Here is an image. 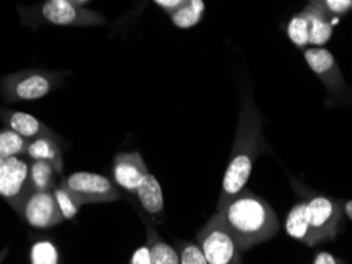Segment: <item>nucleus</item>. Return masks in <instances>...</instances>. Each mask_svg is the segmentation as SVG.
I'll return each instance as SVG.
<instances>
[{"mask_svg":"<svg viewBox=\"0 0 352 264\" xmlns=\"http://www.w3.org/2000/svg\"><path fill=\"white\" fill-rule=\"evenodd\" d=\"M309 239L308 247L325 241H335L343 225V208L340 201L324 195H313L307 200Z\"/></svg>","mask_w":352,"mask_h":264,"instance_id":"obj_4","label":"nucleus"},{"mask_svg":"<svg viewBox=\"0 0 352 264\" xmlns=\"http://www.w3.org/2000/svg\"><path fill=\"white\" fill-rule=\"evenodd\" d=\"M149 169L140 152H119L113 160V180L119 189L133 195Z\"/></svg>","mask_w":352,"mask_h":264,"instance_id":"obj_11","label":"nucleus"},{"mask_svg":"<svg viewBox=\"0 0 352 264\" xmlns=\"http://www.w3.org/2000/svg\"><path fill=\"white\" fill-rule=\"evenodd\" d=\"M62 185L69 189L81 204L113 203L122 198L121 189L115 184V180L91 171H78L67 176L62 180Z\"/></svg>","mask_w":352,"mask_h":264,"instance_id":"obj_5","label":"nucleus"},{"mask_svg":"<svg viewBox=\"0 0 352 264\" xmlns=\"http://www.w3.org/2000/svg\"><path fill=\"white\" fill-rule=\"evenodd\" d=\"M263 117L257 111L251 95H245L241 101L240 119H238L230 162L227 165L217 209L229 203L232 198L245 190L258 155L265 149L263 138Z\"/></svg>","mask_w":352,"mask_h":264,"instance_id":"obj_1","label":"nucleus"},{"mask_svg":"<svg viewBox=\"0 0 352 264\" xmlns=\"http://www.w3.org/2000/svg\"><path fill=\"white\" fill-rule=\"evenodd\" d=\"M30 191L29 163L21 157L0 158V196L19 212Z\"/></svg>","mask_w":352,"mask_h":264,"instance_id":"obj_8","label":"nucleus"},{"mask_svg":"<svg viewBox=\"0 0 352 264\" xmlns=\"http://www.w3.org/2000/svg\"><path fill=\"white\" fill-rule=\"evenodd\" d=\"M7 255H8V247H5L3 250L0 252V264L3 263V260H5V258H7Z\"/></svg>","mask_w":352,"mask_h":264,"instance_id":"obj_30","label":"nucleus"},{"mask_svg":"<svg viewBox=\"0 0 352 264\" xmlns=\"http://www.w3.org/2000/svg\"><path fill=\"white\" fill-rule=\"evenodd\" d=\"M311 2L335 16L346 14L352 10V0H311Z\"/></svg>","mask_w":352,"mask_h":264,"instance_id":"obj_25","label":"nucleus"},{"mask_svg":"<svg viewBox=\"0 0 352 264\" xmlns=\"http://www.w3.org/2000/svg\"><path fill=\"white\" fill-rule=\"evenodd\" d=\"M0 119H2L7 128L16 132L21 136L28 139V141L35 138H53L56 141L62 143V138L53 128L45 125L40 119L32 116V114L14 111L10 110V108H0Z\"/></svg>","mask_w":352,"mask_h":264,"instance_id":"obj_12","label":"nucleus"},{"mask_svg":"<svg viewBox=\"0 0 352 264\" xmlns=\"http://www.w3.org/2000/svg\"><path fill=\"white\" fill-rule=\"evenodd\" d=\"M287 37L291 38V41L297 46V48H305V46H308L309 32L308 19L305 16V13H300L291 19V23L287 25Z\"/></svg>","mask_w":352,"mask_h":264,"instance_id":"obj_23","label":"nucleus"},{"mask_svg":"<svg viewBox=\"0 0 352 264\" xmlns=\"http://www.w3.org/2000/svg\"><path fill=\"white\" fill-rule=\"evenodd\" d=\"M60 84V75L46 70H23L5 76L0 91L7 101H32L43 98Z\"/></svg>","mask_w":352,"mask_h":264,"instance_id":"obj_3","label":"nucleus"},{"mask_svg":"<svg viewBox=\"0 0 352 264\" xmlns=\"http://www.w3.org/2000/svg\"><path fill=\"white\" fill-rule=\"evenodd\" d=\"M176 250L179 255V264H208L197 242L176 241Z\"/></svg>","mask_w":352,"mask_h":264,"instance_id":"obj_24","label":"nucleus"},{"mask_svg":"<svg viewBox=\"0 0 352 264\" xmlns=\"http://www.w3.org/2000/svg\"><path fill=\"white\" fill-rule=\"evenodd\" d=\"M154 2H156L160 8L167 10V12L172 13L173 10L181 7V5H183L186 0H154Z\"/></svg>","mask_w":352,"mask_h":264,"instance_id":"obj_28","label":"nucleus"},{"mask_svg":"<svg viewBox=\"0 0 352 264\" xmlns=\"http://www.w3.org/2000/svg\"><path fill=\"white\" fill-rule=\"evenodd\" d=\"M197 244L208 264H241V250L214 214L197 231Z\"/></svg>","mask_w":352,"mask_h":264,"instance_id":"obj_6","label":"nucleus"},{"mask_svg":"<svg viewBox=\"0 0 352 264\" xmlns=\"http://www.w3.org/2000/svg\"><path fill=\"white\" fill-rule=\"evenodd\" d=\"M303 13L308 19V45L314 46V48H322V45H325L330 38H332L333 32L332 24H330V21L327 18L329 13L316 3L309 5Z\"/></svg>","mask_w":352,"mask_h":264,"instance_id":"obj_15","label":"nucleus"},{"mask_svg":"<svg viewBox=\"0 0 352 264\" xmlns=\"http://www.w3.org/2000/svg\"><path fill=\"white\" fill-rule=\"evenodd\" d=\"M53 195H54V200H56V203H58V208L62 214V219L72 220L80 214V209L82 204L78 200H76V196L72 193L69 189L64 187L62 184L56 185L53 190Z\"/></svg>","mask_w":352,"mask_h":264,"instance_id":"obj_21","label":"nucleus"},{"mask_svg":"<svg viewBox=\"0 0 352 264\" xmlns=\"http://www.w3.org/2000/svg\"><path fill=\"white\" fill-rule=\"evenodd\" d=\"M129 264H153L151 261V253H149V247L148 244L140 245L133 255L131 256V261Z\"/></svg>","mask_w":352,"mask_h":264,"instance_id":"obj_26","label":"nucleus"},{"mask_svg":"<svg viewBox=\"0 0 352 264\" xmlns=\"http://www.w3.org/2000/svg\"><path fill=\"white\" fill-rule=\"evenodd\" d=\"M40 13L46 23L56 25H98L105 23L100 14L72 0H46Z\"/></svg>","mask_w":352,"mask_h":264,"instance_id":"obj_10","label":"nucleus"},{"mask_svg":"<svg viewBox=\"0 0 352 264\" xmlns=\"http://www.w3.org/2000/svg\"><path fill=\"white\" fill-rule=\"evenodd\" d=\"M25 157L32 162H45L62 176L64 173V155H62L60 143L53 138H35L28 143Z\"/></svg>","mask_w":352,"mask_h":264,"instance_id":"obj_14","label":"nucleus"},{"mask_svg":"<svg viewBox=\"0 0 352 264\" xmlns=\"http://www.w3.org/2000/svg\"><path fill=\"white\" fill-rule=\"evenodd\" d=\"M56 169L45 162H32L29 165V180L32 191H53L56 182Z\"/></svg>","mask_w":352,"mask_h":264,"instance_id":"obj_19","label":"nucleus"},{"mask_svg":"<svg viewBox=\"0 0 352 264\" xmlns=\"http://www.w3.org/2000/svg\"><path fill=\"white\" fill-rule=\"evenodd\" d=\"M205 13L204 0H186V2L170 13L172 23L179 29H190L200 23Z\"/></svg>","mask_w":352,"mask_h":264,"instance_id":"obj_18","label":"nucleus"},{"mask_svg":"<svg viewBox=\"0 0 352 264\" xmlns=\"http://www.w3.org/2000/svg\"><path fill=\"white\" fill-rule=\"evenodd\" d=\"M72 2L76 3V5H81V7H85V5L89 2V0H72Z\"/></svg>","mask_w":352,"mask_h":264,"instance_id":"obj_31","label":"nucleus"},{"mask_svg":"<svg viewBox=\"0 0 352 264\" xmlns=\"http://www.w3.org/2000/svg\"><path fill=\"white\" fill-rule=\"evenodd\" d=\"M305 60L313 70V73L324 82L329 94L338 101H352V92L346 84L341 69L336 64L333 54L325 48H307L305 49Z\"/></svg>","mask_w":352,"mask_h":264,"instance_id":"obj_7","label":"nucleus"},{"mask_svg":"<svg viewBox=\"0 0 352 264\" xmlns=\"http://www.w3.org/2000/svg\"><path fill=\"white\" fill-rule=\"evenodd\" d=\"M284 228H286L287 236H291L292 239L303 242L305 245H308L309 239V221H308V209H307V201H300L289 211L284 221Z\"/></svg>","mask_w":352,"mask_h":264,"instance_id":"obj_17","label":"nucleus"},{"mask_svg":"<svg viewBox=\"0 0 352 264\" xmlns=\"http://www.w3.org/2000/svg\"><path fill=\"white\" fill-rule=\"evenodd\" d=\"M144 228H146V244L149 247V253H151L153 264H179L178 250L160 239L151 220H144Z\"/></svg>","mask_w":352,"mask_h":264,"instance_id":"obj_16","label":"nucleus"},{"mask_svg":"<svg viewBox=\"0 0 352 264\" xmlns=\"http://www.w3.org/2000/svg\"><path fill=\"white\" fill-rule=\"evenodd\" d=\"M313 264H343V263H341L336 256H333L332 253L319 252L318 255L314 256Z\"/></svg>","mask_w":352,"mask_h":264,"instance_id":"obj_27","label":"nucleus"},{"mask_svg":"<svg viewBox=\"0 0 352 264\" xmlns=\"http://www.w3.org/2000/svg\"><path fill=\"white\" fill-rule=\"evenodd\" d=\"M216 215L241 252L272 239L279 230L272 206L250 190L240 191Z\"/></svg>","mask_w":352,"mask_h":264,"instance_id":"obj_2","label":"nucleus"},{"mask_svg":"<svg viewBox=\"0 0 352 264\" xmlns=\"http://www.w3.org/2000/svg\"><path fill=\"white\" fill-rule=\"evenodd\" d=\"M28 139L16 132L3 128V130H0V158L23 157L28 151Z\"/></svg>","mask_w":352,"mask_h":264,"instance_id":"obj_20","label":"nucleus"},{"mask_svg":"<svg viewBox=\"0 0 352 264\" xmlns=\"http://www.w3.org/2000/svg\"><path fill=\"white\" fill-rule=\"evenodd\" d=\"M30 264H60L58 247L51 241H37L30 248Z\"/></svg>","mask_w":352,"mask_h":264,"instance_id":"obj_22","label":"nucleus"},{"mask_svg":"<svg viewBox=\"0 0 352 264\" xmlns=\"http://www.w3.org/2000/svg\"><path fill=\"white\" fill-rule=\"evenodd\" d=\"M137 201L140 203V208L146 214L151 220H162L165 212V201H164V191L160 187L159 180L156 179L151 171L146 174V178L142 180L140 187L135 193ZM148 219V220H149Z\"/></svg>","mask_w":352,"mask_h":264,"instance_id":"obj_13","label":"nucleus"},{"mask_svg":"<svg viewBox=\"0 0 352 264\" xmlns=\"http://www.w3.org/2000/svg\"><path fill=\"white\" fill-rule=\"evenodd\" d=\"M18 214L29 226L38 230L53 228L64 221L53 191H30Z\"/></svg>","mask_w":352,"mask_h":264,"instance_id":"obj_9","label":"nucleus"},{"mask_svg":"<svg viewBox=\"0 0 352 264\" xmlns=\"http://www.w3.org/2000/svg\"><path fill=\"white\" fill-rule=\"evenodd\" d=\"M341 208H343V212L349 217L351 221H352V200L343 201V203H341Z\"/></svg>","mask_w":352,"mask_h":264,"instance_id":"obj_29","label":"nucleus"}]
</instances>
